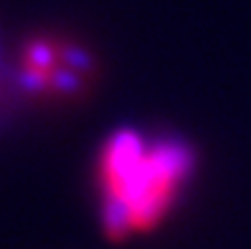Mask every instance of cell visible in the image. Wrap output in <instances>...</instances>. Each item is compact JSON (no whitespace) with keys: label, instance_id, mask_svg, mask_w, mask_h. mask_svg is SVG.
<instances>
[{"label":"cell","instance_id":"cell-1","mask_svg":"<svg viewBox=\"0 0 251 249\" xmlns=\"http://www.w3.org/2000/svg\"><path fill=\"white\" fill-rule=\"evenodd\" d=\"M193 175V150L173 135L122 127L97 158L99 216L112 234L152 229Z\"/></svg>","mask_w":251,"mask_h":249}]
</instances>
